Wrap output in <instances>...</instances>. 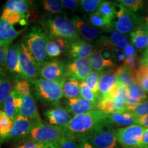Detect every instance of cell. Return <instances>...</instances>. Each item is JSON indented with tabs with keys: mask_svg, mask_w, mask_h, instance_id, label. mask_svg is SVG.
<instances>
[{
	"mask_svg": "<svg viewBox=\"0 0 148 148\" xmlns=\"http://www.w3.org/2000/svg\"><path fill=\"white\" fill-rule=\"evenodd\" d=\"M145 129L141 125L134 124L116 130V140L123 148L140 147Z\"/></svg>",
	"mask_w": 148,
	"mask_h": 148,
	"instance_id": "obj_8",
	"label": "cell"
},
{
	"mask_svg": "<svg viewBox=\"0 0 148 148\" xmlns=\"http://www.w3.org/2000/svg\"><path fill=\"white\" fill-rule=\"evenodd\" d=\"M71 20L76 27L79 36L82 37L85 41H91L97 38L99 34L98 29L91 26L79 16H75L72 17Z\"/></svg>",
	"mask_w": 148,
	"mask_h": 148,
	"instance_id": "obj_23",
	"label": "cell"
},
{
	"mask_svg": "<svg viewBox=\"0 0 148 148\" xmlns=\"http://www.w3.org/2000/svg\"><path fill=\"white\" fill-rule=\"evenodd\" d=\"M92 71L88 58L73 59L65 64V76L84 82Z\"/></svg>",
	"mask_w": 148,
	"mask_h": 148,
	"instance_id": "obj_11",
	"label": "cell"
},
{
	"mask_svg": "<svg viewBox=\"0 0 148 148\" xmlns=\"http://www.w3.org/2000/svg\"><path fill=\"white\" fill-rule=\"evenodd\" d=\"M4 8L27 16L29 10V2L25 0H8L5 3Z\"/></svg>",
	"mask_w": 148,
	"mask_h": 148,
	"instance_id": "obj_33",
	"label": "cell"
},
{
	"mask_svg": "<svg viewBox=\"0 0 148 148\" xmlns=\"http://www.w3.org/2000/svg\"><path fill=\"white\" fill-rule=\"evenodd\" d=\"M119 10L116 13V20L113 21L110 29H113L120 34H127L143 25L141 18L135 12L127 10L115 1Z\"/></svg>",
	"mask_w": 148,
	"mask_h": 148,
	"instance_id": "obj_5",
	"label": "cell"
},
{
	"mask_svg": "<svg viewBox=\"0 0 148 148\" xmlns=\"http://www.w3.org/2000/svg\"><path fill=\"white\" fill-rule=\"evenodd\" d=\"M107 114L99 110L74 116L65 126L59 127L66 137L77 141L84 139L98 129L108 125L106 123Z\"/></svg>",
	"mask_w": 148,
	"mask_h": 148,
	"instance_id": "obj_1",
	"label": "cell"
},
{
	"mask_svg": "<svg viewBox=\"0 0 148 148\" xmlns=\"http://www.w3.org/2000/svg\"><path fill=\"white\" fill-rule=\"evenodd\" d=\"M77 142H78V148H96L86 139H82Z\"/></svg>",
	"mask_w": 148,
	"mask_h": 148,
	"instance_id": "obj_52",
	"label": "cell"
},
{
	"mask_svg": "<svg viewBox=\"0 0 148 148\" xmlns=\"http://www.w3.org/2000/svg\"><path fill=\"white\" fill-rule=\"evenodd\" d=\"M97 11L103 16L114 19L116 13V5L115 2L109 1H102L98 7Z\"/></svg>",
	"mask_w": 148,
	"mask_h": 148,
	"instance_id": "obj_37",
	"label": "cell"
},
{
	"mask_svg": "<svg viewBox=\"0 0 148 148\" xmlns=\"http://www.w3.org/2000/svg\"><path fill=\"white\" fill-rule=\"evenodd\" d=\"M136 82L148 92V62H139V67L136 71Z\"/></svg>",
	"mask_w": 148,
	"mask_h": 148,
	"instance_id": "obj_34",
	"label": "cell"
},
{
	"mask_svg": "<svg viewBox=\"0 0 148 148\" xmlns=\"http://www.w3.org/2000/svg\"><path fill=\"white\" fill-rule=\"evenodd\" d=\"M2 110V108H1V107L0 106V110Z\"/></svg>",
	"mask_w": 148,
	"mask_h": 148,
	"instance_id": "obj_59",
	"label": "cell"
},
{
	"mask_svg": "<svg viewBox=\"0 0 148 148\" xmlns=\"http://www.w3.org/2000/svg\"><path fill=\"white\" fill-rule=\"evenodd\" d=\"M136 69H132L123 64L114 71L117 82L126 87L136 82Z\"/></svg>",
	"mask_w": 148,
	"mask_h": 148,
	"instance_id": "obj_25",
	"label": "cell"
},
{
	"mask_svg": "<svg viewBox=\"0 0 148 148\" xmlns=\"http://www.w3.org/2000/svg\"><path fill=\"white\" fill-rule=\"evenodd\" d=\"M64 8L70 10H77L80 8V1L78 0H62Z\"/></svg>",
	"mask_w": 148,
	"mask_h": 148,
	"instance_id": "obj_46",
	"label": "cell"
},
{
	"mask_svg": "<svg viewBox=\"0 0 148 148\" xmlns=\"http://www.w3.org/2000/svg\"><path fill=\"white\" fill-rule=\"evenodd\" d=\"M3 140L2 139V138L0 137V148H1V143H2Z\"/></svg>",
	"mask_w": 148,
	"mask_h": 148,
	"instance_id": "obj_58",
	"label": "cell"
},
{
	"mask_svg": "<svg viewBox=\"0 0 148 148\" xmlns=\"http://www.w3.org/2000/svg\"><path fill=\"white\" fill-rule=\"evenodd\" d=\"M60 148H78V142L68 137H64L60 142Z\"/></svg>",
	"mask_w": 148,
	"mask_h": 148,
	"instance_id": "obj_47",
	"label": "cell"
},
{
	"mask_svg": "<svg viewBox=\"0 0 148 148\" xmlns=\"http://www.w3.org/2000/svg\"><path fill=\"white\" fill-rule=\"evenodd\" d=\"M35 123H36V122L33 121L32 120L24 117L19 114L14 120L12 130L5 140L11 139V138L25 139L29 134Z\"/></svg>",
	"mask_w": 148,
	"mask_h": 148,
	"instance_id": "obj_14",
	"label": "cell"
},
{
	"mask_svg": "<svg viewBox=\"0 0 148 148\" xmlns=\"http://www.w3.org/2000/svg\"><path fill=\"white\" fill-rule=\"evenodd\" d=\"M84 139L87 140L96 148H118L115 130L113 127L108 125L97 130Z\"/></svg>",
	"mask_w": 148,
	"mask_h": 148,
	"instance_id": "obj_9",
	"label": "cell"
},
{
	"mask_svg": "<svg viewBox=\"0 0 148 148\" xmlns=\"http://www.w3.org/2000/svg\"><path fill=\"white\" fill-rule=\"evenodd\" d=\"M36 97L42 102L58 106L60 99L63 97L62 82L37 78L32 82Z\"/></svg>",
	"mask_w": 148,
	"mask_h": 148,
	"instance_id": "obj_4",
	"label": "cell"
},
{
	"mask_svg": "<svg viewBox=\"0 0 148 148\" xmlns=\"http://www.w3.org/2000/svg\"><path fill=\"white\" fill-rule=\"evenodd\" d=\"M117 79L114 73L103 72L98 83L97 94L99 98L107 97L115 88Z\"/></svg>",
	"mask_w": 148,
	"mask_h": 148,
	"instance_id": "obj_22",
	"label": "cell"
},
{
	"mask_svg": "<svg viewBox=\"0 0 148 148\" xmlns=\"http://www.w3.org/2000/svg\"><path fill=\"white\" fill-rule=\"evenodd\" d=\"M39 143V148H60V142H50V143Z\"/></svg>",
	"mask_w": 148,
	"mask_h": 148,
	"instance_id": "obj_50",
	"label": "cell"
},
{
	"mask_svg": "<svg viewBox=\"0 0 148 148\" xmlns=\"http://www.w3.org/2000/svg\"><path fill=\"white\" fill-rule=\"evenodd\" d=\"M138 118L126 111L115 112L113 113L107 114L106 123L108 126L114 127L121 125H132L137 124Z\"/></svg>",
	"mask_w": 148,
	"mask_h": 148,
	"instance_id": "obj_20",
	"label": "cell"
},
{
	"mask_svg": "<svg viewBox=\"0 0 148 148\" xmlns=\"http://www.w3.org/2000/svg\"><path fill=\"white\" fill-rule=\"evenodd\" d=\"M13 121L2 110H0V137L5 140L13 125Z\"/></svg>",
	"mask_w": 148,
	"mask_h": 148,
	"instance_id": "obj_36",
	"label": "cell"
},
{
	"mask_svg": "<svg viewBox=\"0 0 148 148\" xmlns=\"http://www.w3.org/2000/svg\"><path fill=\"white\" fill-rule=\"evenodd\" d=\"M130 36L134 47L139 49L148 47V31L143 25L131 32Z\"/></svg>",
	"mask_w": 148,
	"mask_h": 148,
	"instance_id": "obj_30",
	"label": "cell"
},
{
	"mask_svg": "<svg viewBox=\"0 0 148 148\" xmlns=\"http://www.w3.org/2000/svg\"><path fill=\"white\" fill-rule=\"evenodd\" d=\"M137 124L141 125L145 128H148V114L138 118Z\"/></svg>",
	"mask_w": 148,
	"mask_h": 148,
	"instance_id": "obj_53",
	"label": "cell"
},
{
	"mask_svg": "<svg viewBox=\"0 0 148 148\" xmlns=\"http://www.w3.org/2000/svg\"><path fill=\"white\" fill-rule=\"evenodd\" d=\"M102 73L103 72L92 70L91 72L88 74L87 77L84 80V82L88 85V87L94 92H95L96 94H97L98 83H99V78H100Z\"/></svg>",
	"mask_w": 148,
	"mask_h": 148,
	"instance_id": "obj_40",
	"label": "cell"
},
{
	"mask_svg": "<svg viewBox=\"0 0 148 148\" xmlns=\"http://www.w3.org/2000/svg\"><path fill=\"white\" fill-rule=\"evenodd\" d=\"M40 143L31 140H21L19 143L13 146L12 148H39Z\"/></svg>",
	"mask_w": 148,
	"mask_h": 148,
	"instance_id": "obj_45",
	"label": "cell"
},
{
	"mask_svg": "<svg viewBox=\"0 0 148 148\" xmlns=\"http://www.w3.org/2000/svg\"><path fill=\"white\" fill-rule=\"evenodd\" d=\"M116 2L127 10L136 12L143 8L144 1L141 0H119Z\"/></svg>",
	"mask_w": 148,
	"mask_h": 148,
	"instance_id": "obj_43",
	"label": "cell"
},
{
	"mask_svg": "<svg viewBox=\"0 0 148 148\" xmlns=\"http://www.w3.org/2000/svg\"><path fill=\"white\" fill-rule=\"evenodd\" d=\"M114 19L108 16H103L96 11L89 14L88 18V23L92 27H97L99 28H105L110 29Z\"/></svg>",
	"mask_w": 148,
	"mask_h": 148,
	"instance_id": "obj_31",
	"label": "cell"
},
{
	"mask_svg": "<svg viewBox=\"0 0 148 148\" xmlns=\"http://www.w3.org/2000/svg\"><path fill=\"white\" fill-rule=\"evenodd\" d=\"M6 47L0 45V72L5 71V56Z\"/></svg>",
	"mask_w": 148,
	"mask_h": 148,
	"instance_id": "obj_49",
	"label": "cell"
},
{
	"mask_svg": "<svg viewBox=\"0 0 148 148\" xmlns=\"http://www.w3.org/2000/svg\"><path fill=\"white\" fill-rule=\"evenodd\" d=\"M45 32L49 38H60L70 42L79 39V36L71 19L64 16L40 20Z\"/></svg>",
	"mask_w": 148,
	"mask_h": 148,
	"instance_id": "obj_2",
	"label": "cell"
},
{
	"mask_svg": "<svg viewBox=\"0 0 148 148\" xmlns=\"http://www.w3.org/2000/svg\"><path fill=\"white\" fill-rule=\"evenodd\" d=\"M5 70L15 82L22 78L18 55V45L11 43L7 46L5 56Z\"/></svg>",
	"mask_w": 148,
	"mask_h": 148,
	"instance_id": "obj_10",
	"label": "cell"
},
{
	"mask_svg": "<svg viewBox=\"0 0 148 148\" xmlns=\"http://www.w3.org/2000/svg\"><path fill=\"white\" fill-rule=\"evenodd\" d=\"M26 16H23L17 12H13V11L9 10L8 9L3 8L2 13L1 14L0 18L8 21L9 23L14 25L16 23H19L21 25H26L27 19L25 18Z\"/></svg>",
	"mask_w": 148,
	"mask_h": 148,
	"instance_id": "obj_35",
	"label": "cell"
},
{
	"mask_svg": "<svg viewBox=\"0 0 148 148\" xmlns=\"http://www.w3.org/2000/svg\"><path fill=\"white\" fill-rule=\"evenodd\" d=\"M135 59L136 58H125L123 60V64L132 69H136Z\"/></svg>",
	"mask_w": 148,
	"mask_h": 148,
	"instance_id": "obj_51",
	"label": "cell"
},
{
	"mask_svg": "<svg viewBox=\"0 0 148 148\" xmlns=\"http://www.w3.org/2000/svg\"><path fill=\"white\" fill-rule=\"evenodd\" d=\"M93 46L84 40L79 39L67 42L66 53L71 60L79 58H88L92 53Z\"/></svg>",
	"mask_w": 148,
	"mask_h": 148,
	"instance_id": "obj_13",
	"label": "cell"
},
{
	"mask_svg": "<svg viewBox=\"0 0 148 148\" xmlns=\"http://www.w3.org/2000/svg\"><path fill=\"white\" fill-rule=\"evenodd\" d=\"M25 30V28L16 30L13 27V25L8 21L0 18V36L8 44L12 43V41Z\"/></svg>",
	"mask_w": 148,
	"mask_h": 148,
	"instance_id": "obj_29",
	"label": "cell"
},
{
	"mask_svg": "<svg viewBox=\"0 0 148 148\" xmlns=\"http://www.w3.org/2000/svg\"><path fill=\"white\" fill-rule=\"evenodd\" d=\"M101 0H81L80 9L86 13H93L97 11Z\"/></svg>",
	"mask_w": 148,
	"mask_h": 148,
	"instance_id": "obj_42",
	"label": "cell"
},
{
	"mask_svg": "<svg viewBox=\"0 0 148 148\" xmlns=\"http://www.w3.org/2000/svg\"><path fill=\"white\" fill-rule=\"evenodd\" d=\"M10 76L6 71L0 72V106L3 104L12 90Z\"/></svg>",
	"mask_w": 148,
	"mask_h": 148,
	"instance_id": "obj_32",
	"label": "cell"
},
{
	"mask_svg": "<svg viewBox=\"0 0 148 148\" xmlns=\"http://www.w3.org/2000/svg\"><path fill=\"white\" fill-rule=\"evenodd\" d=\"M80 82L77 79L65 77L62 82V93L67 99L80 97Z\"/></svg>",
	"mask_w": 148,
	"mask_h": 148,
	"instance_id": "obj_28",
	"label": "cell"
},
{
	"mask_svg": "<svg viewBox=\"0 0 148 148\" xmlns=\"http://www.w3.org/2000/svg\"><path fill=\"white\" fill-rule=\"evenodd\" d=\"M147 92L137 82L132 83L127 86V107L133 106L136 103L143 101L147 99Z\"/></svg>",
	"mask_w": 148,
	"mask_h": 148,
	"instance_id": "obj_26",
	"label": "cell"
},
{
	"mask_svg": "<svg viewBox=\"0 0 148 148\" xmlns=\"http://www.w3.org/2000/svg\"><path fill=\"white\" fill-rule=\"evenodd\" d=\"M47 35L38 26H34L24 36L23 42L40 68L49 61L46 52Z\"/></svg>",
	"mask_w": 148,
	"mask_h": 148,
	"instance_id": "obj_3",
	"label": "cell"
},
{
	"mask_svg": "<svg viewBox=\"0 0 148 148\" xmlns=\"http://www.w3.org/2000/svg\"><path fill=\"white\" fill-rule=\"evenodd\" d=\"M143 25V27H145V28L148 31V16H147V18L145 19V23H144Z\"/></svg>",
	"mask_w": 148,
	"mask_h": 148,
	"instance_id": "obj_57",
	"label": "cell"
},
{
	"mask_svg": "<svg viewBox=\"0 0 148 148\" xmlns=\"http://www.w3.org/2000/svg\"><path fill=\"white\" fill-rule=\"evenodd\" d=\"M122 54L125 58H136V51L135 47L132 45H127L122 51Z\"/></svg>",
	"mask_w": 148,
	"mask_h": 148,
	"instance_id": "obj_48",
	"label": "cell"
},
{
	"mask_svg": "<svg viewBox=\"0 0 148 148\" xmlns=\"http://www.w3.org/2000/svg\"><path fill=\"white\" fill-rule=\"evenodd\" d=\"M41 78L48 80L62 82L65 77V65L57 60L48 61L40 69Z\"/></svg>",
	"mask_w": 148,
	"mask_h": 148,
	"instance_id": "obj_12",
	"label": "cell"
},
{
	"mask_svg": "<svg viewBox=\"0 0 148 148\" xmlns=\"http://www.w3.org/2000/svg\"><path fill=\"white\" fill-rule=\"evenodd\" d=\"M97 43L102 47L109 48L114 51H119V49H123L129 45L126 37L123 34L116 32L111 33L110 35L101 36Z\"/></svg>",
	"mask_w": 148,
	"mask_h": 148,
	"instance_id": "obj_19",
	"label": "cell"
},
{
	"mask_svg": "<svg viewBox=\"0 0 148 148\" xmlns=\"http://www.w3.org/2000/svg\"><path fill=\"white\" fill-rule=\"evenodd\" d=\"M142 148H148V128H145L144 130L143 139H142Z\"/></svg>",
	"mask_w": 148,
	"mask_h": 148,
	"instance_id": "obj_54",
	"label": "cell"
},
{
	"mask_svg": "<svg viewBox=\"0 0 148 148\" xmlns=\"http://www.w3.org/2000/svg\"><path fill=\"white\" fill-rule=\"evenodd\" d=\"M64 137L65 134L58 127L39 122L35 123L25 139L42 143L61 142Z\"/></svg>",
	"mask_w": 148,
	"mask_h": 148,
	"instance_id": "obj_6",
	"label": "cell"
},
{
	"mask_svg": "<svg viewBox=\"0 0 148 148\" xmlns=\"http://www.w3.org/2000/svg\"><path fill=\"white\" fill-rule=\"evenodd\" d=\"M105 97L108 98L110 101L114 112L125 111L127 100V87L117 82L114 89Z\"/></svg>",
	"mask_w": 148,
	"mask_h": 148,
	"instance_id": "obj_16",
	"label": "cell"
},
{
	"mask_svg": "<svg viewBox=\"0 0 148 148\" xmlns=\"http://www.w3.org/2000/svg\"><path fill=\"white\" fill-rule=\"evenodd\" d=\"M148 62V47L146 49L145 52L143 53V58H142V59L140 61V62Z\"/></svg>",
	"mask_w": 148,
	"mask_h": 148,
	"instance_id": "obj_55",
	"label": "cell"
},
{
	"mask_svg": "<svg viewBox=\"0 0 148 148\" xmlns=\"http://www.w3.org/2000/svg\"><path fill=\"white\" fill-rule=\"evenodd\" d=\"M68 41L60 38H49L47 36L46 52L49 58L58 57L65 51Z\"/></svg>",
	"mask_w": 148,
	"mask_h": 148,
	"instance_id": "obj_27",
	"label": "cell"
},
{
	"mask_svg": "<svg viewBox=\"0 0 148 148\" xmlns=\"http://www.w3.org/2000/svg\"><path fill=\"white\" fill-rule=\"evenodd\" d=\"M22 98L23 96L13 87L10 94L3 102L2 110L13 122L20 114Z\"/></svg>",
	"mask_w": 148,
	"mask_h": 148,
	"instance_id": "obj_17",
	"label": "cell"
},
{
	"mask_svg": "<svg viewBox=\"0 0 148 148\" xmlns=\"http://www.w3.org/2000/svg\"><path fill=\"white\" fill-rule=\"evenodd\" d=\"M17 45L22 78L27 82L32 83L39 75L40 68L23 41H21L19 43H17Z\"/></svg>",
	"mask_w": 148,
	"mask_h": 148,
	"instance_id": "obj_7",
	"label": "cell"
},
{
	"mask_svg": "<svg viewBox=\"0 0 148 148\" xmlns=\"http://www.w3.org/2000/svg\"><path fill=\"white\" fill-rule=\"evenodd\" d=\"M44 116L49 124L58 127L65 126L72 119L71 114L66 108L61 106H56V108L47 110L44 113Z\"/></svg>",
	"mask_w": 148,
	"mask_h": 148,
	"instance_id": "obj_18",
	"label": "cell"
},
{
	"mask_svg": "<svg viewBox=\"0 0 148 148\" xmlns=\"http://www.w3.org/2000/svg\"><path fill=\"white\" fill-rule=\"evenodd\" d=\"M126 112L132 114L136 118H140L141 116L148 114V100L141 101L136 103L133 106L127 107L125 109Z\"/></svg>",
	"mask_w": 148,
	"mask_h": 148,
	"instance_id": "obj_39",
	"label": "cell"
},
{
	"mask_svg": "<svg viewBox=\"0 0 148 148\" xmlns=\"http://www.w3.org/2000/svg\"><path fill=\"white\" fill-rule=\"evenodd\" d=\"M79 87H80V97L92 101V102H98L99 99V96L97 94L92 91L86 83L84 82H81Z\"/></svg>",
	"mask_w": 148,
	"mask_h": 148,
	"instance_id": "obj_41",
	"label": "cell"
},
{
	"mask_svg": "<svg viewBox=\"0 0 148 148\" xmlns=\"http://www.w3.org/2000/svg\"><path fill=\"white\" fill-rule=\"evenodd\" d=\"M20 115L32 120L36 123L42 122L40 114L38 113L36 103L32 95L23 96L20 108Z\"/></svg>",
	"mask_w": 148,
	"mask_h": 148,
	"instance_id": "obj_21",
	"label": "cell"
},
{
	"mask_svg": "<svg viewBox=\"0 0 148 148\" xmlns=\"http://www.w3.org/2000/svg\"><path fill=\"white\" fill-rule=\"evenodd\" d=\"M42 8L51 14L63 13L64 6L60 0H44Z\"/></svg>",
	"mask_w": 148,
	"mask_h": 148,
	"instance_id": "obj_38",
	"label": "cell"
},
{
	"mask_svg": "<svg viewBox=\"0 0 148 148\" xmlns=\"http://www.w3.org/2000/svg\"><path fill=\"white\" fill-rule=\"evenodd\" d=\"M147 97H148V92H147Z\"/></svg>",
	"mask_w": 148,
	"mask_h": 148,
	"instance_id": "obj_61",
	"label": "cell"
},
{
	"mask_svg": "<svg viewBox=\"0 0 148 148\" xmlns=\"http://www.w3.org/2000/svg\"><path fill=\"white\" fill-rule=\"evenodd\" d=\"M97 103L92 102L82 97L71 98L68 99L66 101V109L74 116L97 110Z\"/></svg>",
	"mask_w": 148,
	"mask_h": 148,
	"instance_id": "obj_15",
	"label": "cell"
},
{
	"mask_svg": "<svg viewBox=\"0 0 148 148\" xmlns=\"http://www.w3.org/2000/svg\"><path fill=\"white\" fill-rule=\"evenodd\" d=\"M132 148H142V147H132Z\"/></svg>",
	"mask_w": 148,
	"mask_h": 148,
	"instance_id": "obj_60",
	"label": "cell"
},
{
	"mask_svg": "<svg viewBox=\"0 0 148 148\" xmlns=\"http://www.w3.org/2000/svg\"><path fill=\"white\" fill-rule=\"evenodd\" d=\"M14 88L23 97V96L29 95L31 94L29 82L23 79H21L20 80L15 82V85H14Z\"/></svg>",
	"mask_w": 148,
	"mask_h": 148,
	"instance_id": "obj_44",
	"label": "cell"
},
{
	"mask_svg": "<svg viewBox=\"0 0 148 148\" xmlns=\"http://www.w3.org/2000/svg\"><path fill=\"white\" fill-rule=\"evenodd\" d=\"M10 45V44H8V42L5 41V40H3L2 38H1V36H0V45L1 46H5V47H7V46Z\"/></svg>",
	"mask_w": 148,
	"mask_h": 148,
	"instance_id": "obj_56",
	"label": "cell"
},
{
	"mask_svg": "<svg viewBox=\"0 0 148 148\" xmlns=\"http://www.w3.org/2000/svg\"><path fill=\"white\" fill-rule=\"evenodd\" d=\"M90 66L94 71L103 72L104 69H112L115 66V64L111 58H105L100 50L92 51L88 58Z\"/></svg>",
	"mask_w": 148,
	"mask_h": 148,
	"instance_id": "obj_24",
	"label": "cell"
}]
</instances>
